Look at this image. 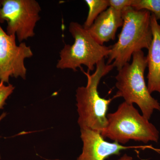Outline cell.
Wrapping results in <instances>:
<instances>
[{"mask_svg":"<svg viewBox=\"0 0 160 160\" xmlns=\"http://www.w3.org/2000/svg\"><path fill=\"white\" fill-rule=\"evenodd\" d=\"M123 24L118 39L110 46L107 64H112L118 70L129 63L132 55L149 49L152 40L151 13L127 7L122 11Z\"/></svg>","mask_w":160,"mask_h":160,"instance_id":"obj_1","label":"cell"},{"mask_svg":"<svg viewBox=\"0 0 160 160\" xmlns=\"http://www.w3.org/2000/svg\"><path fill=\"white\" fill-rule=\"evenodd\" d=\"M95 71L90 74L89 71L83 72L87 77L86 86L78 87L76 90L77 106L78 114V124L81 129H88L102 132L108 123L107 112L114 97L109 99L101 98L98 86L102 78L114 68L103 59L96 65Z\"/></svg>","mask_w":160,"mask_h":160,"instance_id":"obj_2","label":"cell"},{"mask_svg":"<svg viewBox=\"0 0 160 160\" xmlns=\"http://www.w3.org/2000/svg\"><path fill=\"white\" fill-rule=\"evenodd\" d=\"M147 67V58L142 50L133 53L132 63L118 70L115 77L118 92L114 97L123 98L130 105L136 104L143 116L149 120L154 110L160 111V104L152 96L145 82Z\"/></svg>","mask_w":160,"mask_h":160,"instance_id":"obj_3","label":"cell"},{"mask_svg":"<svg viewBox=\"0 0 160 160\" xmlns=\"http://www.w3.org/2000/svg\"><path fill=\"white\" fill-rule=\"evenodd\" d=\"M107 118V126L101 133L104 138H108L122 145L131 140L145 144L158 142V130L140 114L133 105L123 102L116 111L108 113Z\"/></svg>","mask_w":160,"mask_h":160,"instance_id":"obj_4","label":"cell"},{"mask_svg":"<svg viewBox=\"0 0 160 160\" xmlns=\"http://www.w3.org/2000/svg\"><path fill=\"white\" fill-rule=\"evenodd\" d=\"M69 32L74 38V43L66 44L60 51V59L56 66L58 69L76 71L78 68H81L84 65L88 70L92 71L98 63L108 58L110 47L98 44L79 23L70 22Z\"/></svg>","mask_w":160,"mask_h":160,"instance_id":"obj_5","label":"cell"},{"mask_svg":"<svg viewBox=\"0 0 160 160\" xmlns=\"http://www.w3.org/2000/svg\"><path fill=\"white\" fill-rule=\"evenodd\" d=\"M0 23L7 22L6 32L14 35L20 43L34 36L41 17V7L36 0H2Z\"/></svg>","mask_w":160,"mask_h":160,"instance_id":"obj_6","label":"cell"},{"mask_svg":"<svg viewBox=\"0 0 160 160\" xmlns=\"http://www.w3.org/2000/svg\"><path fill=\"white\" fill-rule=\"evenodd\" d=\"M14 35L6 33L0 25V82L9 83V78L26 79L27 69L25 60L33 56L26 43L17 45Z\"/></svg>","mask_w":160,"mask_h":160,"instance_id":"obj_7","label":"cell"},{"mask_svg":"<svg viewBox=\"0 0 160 160\" xmlns=\"http://www.w3.org/2000/svg\"><path fill=\"white\" fill-rule=\"evenodd\" d=\"M83 142L82 153L77 160H106L111 156L119 155L122 150L143 149L145 146H125L118 142H109L101 132L88 129H81Z\"/></svg>","mask_w":160,"mask_h":160,"instance_id":"obj_8","label":"cell"},{"mask_svg":"<svg viewBox=\"0 0 160 160\" xmlns=\"http://www.w3.org/2000/svg\"><path fill=\"white\" fill-rule=\"evenodd\" d=\"M122 11L109 6L95 20L87 29L92 38L100 45L115 39L118 29L122 26Z\"/></svg>","mask_w":160,"mask_h":160,"instance_id":"obj_9","label":"cell"},{"mask_svg":"<svg viewBox=\"0 0 160 160\" xmlns=\"http://www.w3.org/2000/svg\"><path fill=\"white\" fill-rule=\"evenodd\" d=\"M152 40L146 56L147 87L150 93L157 92L160 94V25L153 14H151Z\"/></svg>","mask_w":160,"mask_h":160,"instance_id":"obj_10","label":"cell"},{"mask_svg":"<svg viewBox=\"0 0 160 160\" xmlns=\"http://www.w3.org/2000/svg\"><path fill=\"white\" fill-rule=\"evenodd\" d=\"M85 2L88 6L89 12L83 26L87 30L100 14L109 8V0H86Z\"/></svg>","mask_w":160,"mask_h":160,"instance_id":"obj_11","label":"cell"},{"mask_svg":"<svg viewBox=\"0 0 160 160\" xmlns=\"http://www.w3.org/2000/svg\"><path fill=\"white\" fill-rule=\"evenodd\" d=\"M132 7L138 10L152 12L157 20H160V0H134Z\"/></svg>","mask_w":160,"mask_h":160,"instance_id":"obj_12","label":"cell"},{"mask_svg":"<svg viewBox=\"0 0 160 160\" xmlns=\"http://www.w3.org/2000/svg\"><path fill=\"white\" fill-rule=\"evenodd\" d=\"M15 87L11 84L6 86L5 83L0 82V109L4 108L6 100L12 93Z\"/></svg>","mask_w":160,"mask_h":160,"instance_id":"obj_13","label":"cell"},{"mask_svg":"<svg viewBox=\"0 0 160 160\" xmlns=\"http://www.w3.org/2000/svg\"><path fill=\"white\" fill-rule=\"evenodd\" d=\"M134 2V0H109V6L122 12L127 7H132Z\"/></svg>","mask_w":160,"mask_h":160,"instance_id":"obj_14","label":"cell"},{"mask_svg":"<svg viewBox=\"0 0 160 160\" xmlns=\"http://www.w3.org/2000/svg\"><path fill=\"white\" fill-rule=\"evenodd\" d=\"M118 160H132V158L128 155L125 154Z\"/></svg>","mask_w":160,"mask_h":160,"instance_id":"obj_15","label":"cell"},{"mask_svg":"<svg viewBox=\"0 0 160 160\" xmlns=\"http://www.w3.org/2000/svg\"><path fill=\"white\" fill-rule=\"evenodd\" d=\"M6 113H3L2 115L1 116V117H0V121H1V120L3 118H4L5 117V116H6ZM0 159H1V156H0Z\"/></svg>","mask_w":160,"mask_h":160,"instance_id":"obj_16","label":"cell"},{"mask_svg":"<svg viewBox=\"0 0 160 160\" xmlns=\"http://www.w3.org/2000/svg\"><path fill=\"white\" fill-rule=\"evenodd\" d=\"M1 6H2V5H1V1H0V8H1Z\"/></svg>","mask_w":160,"mask_h":160,"instance_id":"obj_17","label":"cell"},{"mask_svg":"<svg viewBox=\"0 0 160 160\" xmlns=\"http://www.w3.org/2000/svg\"><path fill=\"white\" fill-rule=\"evenodd\" d=\"M58 160V159H57V160Z\"/></svg>","mask_w":160,"mask_h":160,"instance_id":"obj_18","label":"cell"}]
</instances>
